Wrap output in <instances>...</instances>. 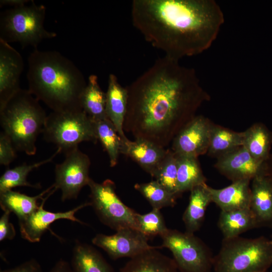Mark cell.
<instances>
[{"instance_id": "cell-4", "label": "cell", "mask_w": 272, "mask_h": 272, "mask_svg": "<svg viewBox=\"0 0 272 272\" xmlns=\"http://www.w3.org/2000/svg\"><path fill=\"white\" fill-rule=\"evenodd\" d=\"M47 115L30 92L21 89L0 109L3 131L17 151L29 156L36 153V142L43 132Z\"/></svg>"}, {"instance_id": "cell-23", "label": "cell", "mask_w": 272, "mask_h": 272, "mask_svg": "<svg viewBox=\"0 0 272 272\" xmlns=\"http://www.w3.org/2000/svg\"><path fill=\"white\" fill-rule=\"evenodd\" d=\"M242 146L257 161L265 163L272 145V132L262 123H255L243 131Z\"/></svg>"}, {"instance_id": "cell-1", "label": "cell", "mask_w": 272, "mask_h": 272, "mask_svg": "<svg viewBox=\"0 0 272 272\" xmlns=\"http://www.w3.org/2000/svg\"><path fill=\"white\" fill-rule=\"evenodd\" d=\"M126 88L124 131L164 148L211 99L193 69L165 55Z\"/></svg>"}, {"instance_id": "cell-37", "label": "cell", "mask_w": 272, "mask_h": 272, "mask_svg": "<svg viewBox=\"0 0 272 272\" xmlns=\"http://www.w3.org/2000/svg\"><path fill=\"white\" fill-rule=\"evenodd\" d=\"M49 272H74L72 266L66 261L60 259L57 261Z\"/></svg>"}, {"instance_id": "cell-5", "label": "cell", "mask_w": 272, "mask_h": 272, "mask_svg": "<svg viewBox=\"0 0 272 272\" xmlns=\"http://www.w3.org/2000/svg\"><path fill=\"white\" fill-rule=\"evenodd\" d=\"M272 265V240L264 237L223 239L214 257L215 272H266Z\"/></svg>"}, {"instance_id": "cell-20", "label": "cell", "mask_w": 272, "mask_h": 272, "mask_svg": "<svg viewBox=\"0 0 272 272\" xmlns=\"http://www.w3.org/2000/svg\"><path fill=\"white\" fill-rule=\"evenodd\" d=\"M162 248L156 246L130 258L119 272H178L174 259L158 250Z\"/></svg>"}, {"instance_id": "cell-24", "label": "cell", "mask_w": 272, "mask_h": 272, "mask_svg": "<svg viewBox=\"0 0 272 272\" xmlns=\"http://www.w3.org/2000/svg\"><path fill=\"white\" fill-rule=\"evenodd\" d=\"M218 225L224 239H230L258 228L255 218L250 208L229 211H221Z\"/></svg>"}, {"instance_id": "cell-7", "label": "cell", "mask_w": 272, "mask_h": 272, "mask_svg": "<svg viewBox=\"0 0 272 272\" xmlns=\"http://www.w3.org/2000/svg\"><path fill=\"white\" fill-rule=\"evenodd\" d=\"M46 141L65 154L83 142L96 143L94 122L83 111L54 112L47 115L42 132Z\"/></svg>"}, {"instance_id": "cell-9", "label": "cell", "mask_w": 272, "mask_h": 272, "mask_svg": "<svg viewBox=\"0 0 272 272\" xmlns=\"http://www.w3.org/2000/svg\"><path fill=\"white\" fill-rule=\"evenodd\" d=\"M90 206L100 221L116 231L125 228L138 229L136 213L126 206L116 194L115 184L110 179L97 183L91 178Z\"/></svg>"}, {"instance_id": "cell-17", "label": "cell", "mask_w": 272, "mask_h": 272, "mask_svg": "<svg viewBox=\"0 0 272 272\" xmlns=\"http://www.w3.org/2000/svg\"><path fill=\"white\" fill-rule=\"evenodd\" d=\"M251 181L250 210L258 227H272V183L265 175Z\"/></svg>"}, {"instance_id": "cell-22", "label": "cell", "mask_w": 272, "mask_h": 272, "mask_svg": "<svg viewBox=\"0 0 272 272\" xmlns=\"http://www.w3.org/2000/svg\"><path fill=\"white\" fill-rule=\"evenodd\" d=\"M71 266L74 272H114L99 251L79 241L73 248Z\"/></svg>"}, {"instance_id": "cell-39", "label": "cell", "mask_w": 272, "mask_h": 272, "mask_svg": "<svg viewBox=\"0 0 272 272\" xmlns=\"http://www.w3.org/2000/svg\"><path fill=\"white\" fill-rule=\"evenodd\" d=\"M266 175L272 183V153L270 154L268 159L265 162Z\"/></svg>"}, {"instance_id": "cell-31", "label": "cell", "mask_w": 272, "mask_h": 272, "mask_svg": "<svg viewBox=\"0 0 272 272\" xmlns=\"http://www.w3.org/2000/svg\"><path fill=\"white\" fill-rule=\"evenodd\" d=\"M134 188L148 200L153 209L160 210L165 207H172L176 204L178 196L168 190L156 180L136 183Z\"/></svg>"}, {"instance_id": "cell-10", "label": "cell", "mask_w": 272, "mask_h": 272, "mask_svg": "<svg viewBox=\"0 0 272 272\" xmlns=\"http://www.w3.org/2000/svg\"><path fill=\"white\" fill-rule=\"evenodd\" d=\"M65 155L64 161L55 165L53 184L56 189H60L63 201L76 199L91 179L89 175L91 161L87 155L77 148Z\"/></svg>"}, {"instance_id": "cell-30", "label": "cell", "mask_w": 272, "mask_h": 272, "mask_svg": "<svg viewBox=\"0 0 272 272\" xmlns=\"http://www.w3.org/2000/svg\"><path fill=\"white\" fill-rule=\"evenodd\" d=\"M94 122L98 140L107 152L111 167L116 165L120 153L121 139L111 121L108 118Z\"/></svg>"}, {"instance_id": "cell-28", "label": "cell", "mask_w": 272, "mask_h": 272, "mask_svg": "<svg viewBox=\"0 0 272 272\" xmlns=\"http://www.w3.org/2000/svg\"><path fill=\"white\" fill-rule=\"evenodd\" d=\"M243 133L213 124L207 154L218 158L243 145Z\"/></svg>"}, {"instance_id": "cell-2", "label": "cell", "mask_w": 272, "mask_h": 272, "mask_svg": "<svg viewBox=\"0 0 272 272\" xmlns=\"http://www.w3.org/2000/svg\"><path fill=\"white\" fill-rule=\"evenodd\" d=\"M131 17L147 42L179 61L208 49L225 21L214 0H133Z\"/></svg>"}, {"instance_id": "cell-32", "label": "cell", "mask_w": 272, "mask_h": 272, "mask_svg": "<svg viewBox=\"0 0 272 272\" xmlns=\"http://www.w3.org/2000/svg\"><path fill=\"white\" fill-rule=\"evenodd\" d=\"M177 175V156L171 149H168L154 178L168 190L178 196Z\"/></svg>"}, {"instance_id": "cell-38", "label": "cell", "mask_w": 272, "mask_h": 272, "mask_svg": "<svg viewBox=\"0 0 272 272\" xmlns=\"http://www.w3.org/2000/svg\"><path fill=\"white\" fill-rule=\"evenodd\" d=\"M31 1L27 0H1L0 1V6L2 7L3 6H11L12 8L26 5Z\"/></svg>"}, {"instance_id": "cell-11", "label": "cell", "mask_w": 272, "mask_h": 272, "mask_svg": "<svg viewBox=\"0 0 272 272\" xmlns=\"http://www.w3.org/2000/svg\"><path fill=\"white\" fill-rule=\"evenodd\" d=\"M149 238L139 230L125 228L111 235L97 234L92 240L95 245L103 249L112 259L133 257L156 247L148 243Z\"/></svg>"}, {"instance_id": "cell-21", "label": "cell", "mask_w": 272, "mask_h": 272, "mask_svg": "<svg viewBox=\"0 0 272 272\" xmlns=\"http://www.w3.org/2000/svg\"><path fill=\"white\" fill-rule=\"evenodd\" d=\"M212 202L209 186L206 183L196 186L190 191L189 202L182 216L185 232L194 234L200 229L207 207Z\"/></svg>"}, {"instance_id": "cell-27", "label": "cell", "mask_w": 272, "mask_h": 272, "mask_svg": "<svg viewBox=\"0 0 272 272\" xmlns=\"http://www.w3.org/2000/svg\"><path fill=\"white\" fill-rule=\"evenodd\" d=\"M177 156V189L179 196L194 187L206 184L205 176L198 158Z\"/></svg>"}, {"instance_id": "cell-8", "label": "cell", "mask_w": 272, "mask_h": 272, "mask_svg": "<svg viewBox=\"0 0 272 272\" xmlns=\"http://www.w3.org/2000/svg\"><path fill=\"white\" fill-rule=\"evenodd\" d=\"M161 246L172 252L181 272H211L214 257L209 247L194 234L168 229L160 236Z\"/></svg>"}, {"instance_id": "cell-15", "label": "cell", "mask_w": 272, "mask_h": 272, "mask_svg": "<svg viewBox=\"0 0 272 272\" xmlns=\"http://www.w3.org/2000/svg\"><path fill=\"white\" fill-rule=\"evenodd\" d=\"M23 69L20 53L0 39V109L21 89L20 78Z\"/></svg>"}, {"instance_id": "cell-26", "label": "cell", "mask_w": 272, "mask_h": 272, "mask_svg": "<svg viewBox=\"0 0 272 272\" xmlns=\"http://www.w3.org/2000/svg\"><path fill=\"white\" fill-rule=\"evenodd\" d=\"M82 110L93 121L107 118L106 114V93L101 89L95 75L89 77L87 86L81 97Z\"/></svg>"}, {"instance_id": "cell-29", "label": "cell", "mask_w": 272, "mask_h": 272, "mask_svg": "<svg viewBox=\"0 0 272 272\" xmlns=\"http://www.w3.org/2000/svg\"><path fill=\"white\" fill-rule=\"evenodd\" d=\"M57 148L55 152L49 158L33 164H23L11 169H8L0 178V192L11 190L17 186H28L40 188V184H32L27 180L29 173L33 170L52 161L55 156L61 153Z\"/></svg>"}, {"instance_id": "cell-3", "label": "cell", "mask_w": 272, "mask_h": 272, "mask_svg": "<svg viewBox=\"0 0 272 272\" xmlns=\"http://www.w3.org/2000/svg\"><path fill=\"white\" fill-rule=\"evenodd\" d=\"M28 90L54 112L82 110L81 97L87 83L82 72L57 51L35 48L28 58Z\"/></svg>"}, {"instance_id": "cell-16", "label": "cell", "mask_w": 272, "mask_h": 272, "mask_svg": "<svg viewBox=\"0 0 272 272\" xmlns=\"http://www.w3.org/2000/svg\"><path fill=\"white\" fill-rule=\"evenodd\" d=\"M167 151L168 149L145 139L121 140L120 153L130 158L152 177Z\"/></svg>"}, {"instance_id": "cell-33", "label": "cell", "mask_w": 272, "mask_h": 272, "mask_svg": "<svg viewBox=\"0 0 272 272\" xmlns=\"http://www.w3.org/2000/svg\"><path fill=\"white\" fill-rule=\"evenodd\" d=\"M138 229L148 238L161 236L168 228L160 210L152 209L145 214L136 213Z\"/></svg>"}, {"instance_id": "cell-6", "label": "cell", "mask_w": 272, "mask_h": 272, "mask_svg": "<svg viewBox=\"0 0 272 272\" xmlns=\"http://www.w3.org/2000/svg\"><path fill=\"white\" fill-rule=\"evenodd\" d=\"M46 8L43 5L31 4L13 7L0 15V39L9 43L18 42L23 48H37L43 40L55 38L57 34L44 27Z\"/></svg>"}, {"instance_id": "cell-25", "label": "cell", "mask_w": 272, "mask_h": 272, "mask_svg": "<svg viewBox=\"0 0 272 272\" xmlns=\"http://www.w3.org/2000/svg\"><path fill=\"white\" fill-rule=\"evenodd\" d=\"M54 188V185L40 194L30 196L19 192L11 190L0 192V206L4 212L14 213L18 220L24 219L35 212L39 207L37 201Z\"/></svg>"}, {"instance_id": "cell-18", "label": "cell", "mask_w": 272, "mask_h": 272, "mask_svg": "<svg viewBox=\"0 0 272 272\" xmlns=\"http://www.w3.org/2000/svg\"><path fill=\"white\" fill-rule=\"evenodd\" d=\"M105 93L106 116L114 125L121 140L125 141L128 139L123 130L128 99L127 89L119 83L115 75L111 74Z\"/></svg>"}, {"instance_id": "cell-34", "label": "cell", "mask_w": 272, "mask_h": 272, "mask_svg": "<svg viewBox=\"0 0 272 272\" xmlns=\"http://www.w3.org/2000/svg\"><path fill=\"white\" fill-rule=\"evenodd\" d=\"M17 150L11 139L3 131L0 134V164L8 166L16 158Z\"/></svg>"}, {"instance_id": "cell-19", "label": "cell", "mask_w": 272, "mask_h": 272, "mask_svg": "<svg viewBox=\"0 0 272 272\" xmlns=\"http://www.w3.org/2000/svg\"><path fill=\"white\" fill-rule=\"evenodd\" d=\"M250 181L249 179L240 180L220 189L209 186L212 202L223 211L250 208Z\"/></svg>"}, {"instance_id": "cell-12", "label": "cell", "mask_w": 272, "mask_h": 272, "mask_svg": "<svg viewBox=\"0 0 272 272\" xmlns=\"http://www.w3.org/2000/svg\"><path fill=\"white\" fill-rule=\"evenodd\" d=\"M213 124L208 117L196 115L174 137L171 150L178 156L196 158L207 153Z\"/></svg>"}, {"instance_id": "cell-14", "label": "cell", "mask_w": 272, "mask_h": 272, "mask_svg": "<svg viewBox=\"0 0 272 272\" xmlns=\"http://www.w3.org/2000/svg\"><path fill=\"white\" fill-rule=\"evenodd\" d=\"M57 190L54 188L48 195L42 199L39 208L27 217L19 220L22 237L30 242H38L45 231L54 222L59 219H66L82 224L84 223L77 218L76 213L82 208L90 206V202L82 203L73 210L64 212H51L44 209L45 200Z\"/></svg>"}, {"instance_id": "cell-36", "label": "cell", "mask_w": 272, "mask_h": 272, "mask_svg": "<svg viewBox=\"0 0 272 272\" xmlns=\"http://www.w3.org/2000/svg\"><path fill=\"white\" fill-rule=\"evenodd\" d=\"M1 272H43V271L38 262L34 259H31L13 268Z\"/></svg>"}, {"instance_id": "cell-13", "label": "cell", "mask_w": 272, "mask_h": 272, "mask_svg": "<svg viewBox=\"0 0 272 272\" xmlns=\"http://www.w3.org/2000/svg\"><path fill=\"white\" fill-rule=\"evenodd\" d=\"M215 168L232 182L266 175L265 163L255 160L242 146L217 159Z\"/></svg>"}, {"instance_id": "cell-35", "label": "cell", "mask_w": 272, "mask_h": 272, "mask_svg": "<svg viewBox=\"0 0 272 272\" xmlns=\"http://www.w3.org/2000/svg\"><path fill=\"white\" fill-rule=\"evenodd\" d=\"M10 213L4 212L0 219V241L12 240L16 235L14 225L9 221Z\"/></svg>"}]
</instances>
